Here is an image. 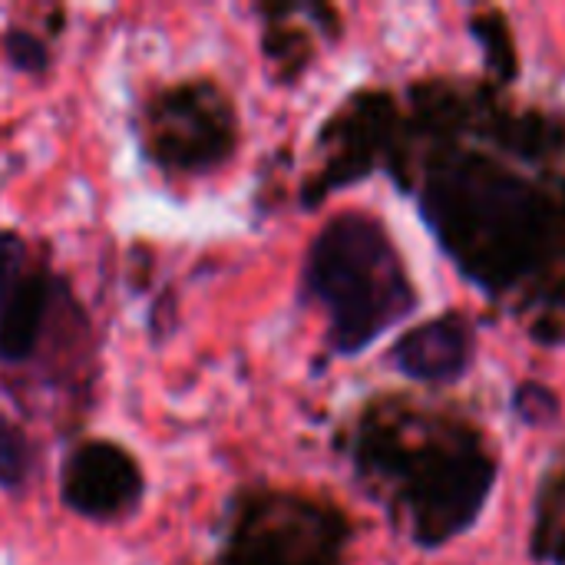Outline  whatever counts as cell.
I'll use <instances>...</instances> for the list:
<instances>
[{
  "instance_id": "1",
  "label": "cell",
  "mask_w": 565,
  "mask_h": 565,
  "mask_svg": "<svg viewBox=\"0 0 565 565\" xmlns=\"http://www.w3.org/2000/svg\"><path fill=\"white\" fill-rule=\"evenodd\" d=\"M305 291L328 315L338 354H358L417 308L414 285L377 218L334 215L305 258Z\"/></svg>"
},
{
  "instance_id": "2",
  "label": "cell",
  "mask_w": 565,
  "mask_h": 565,
  "mask_svg": "<svg viewBox=\"0 0 565 565\" xmlns=\"http://www.w3.org/2000/svg\"><path fill=\"white\" fill-rule=\"evenodd\" d=\"M427 215L460 262L483 268L480 278L497 285L513 278L536 252L543 202L526 182L470 162L430 185Z\"/></svg>"
},
{
  "instance_id": "3",
  "label": "cell",
  "mask_w": 565,
  "mask_h": 565,
  "mask_svg": "<svg viewBox=\"0 0 565 565\" xmlns=\"http://www.w3.org/2000/svg\"><path fill=\"white\" fill-rule=\"evenodd\" d=\"M348 526L315 500L255 490L228 507L209 565H341Z\"/></svg>"
},
{
  "instance_id": "4",
  "label": "cell",
  "mask_w": 565,
  "mask_h": 565,
  "mask_svg": "<svg viewBox=\"0 0 565 565\" xmlns=\"http://www.w3.org/2000/svg\"><path fill=\"white\" fill-rule=\"evenodd\" d=\"M238 146V116L215 79L195 76L159 89L142 113L146 156L179 175L212 172Z\"/></svg>"
},
{
  "instance_id": "5",
  "label": "cell",
  "mask_w": 565,
  "mask_h": 565,
  "mask_svg": "<svg viewBox=\"0 0 565 565\" xmlns=\"http://www.w3.org/2000/svg\"><path fill=\"white\" fill-rule=\"evenodd\" d=\"M361 467L401 473V480L407 483L414 536L424 546H440L467 530L483 510V500L493 487V463L477 447H460L437 457H394L361 444Z\"/></svg>"
},
{
  "instance_id": "6",
  "label": "cell",
  "mask_w": 565,
  "mask_h": 565,
  "mask_svg": "<svg viewBox=\"0 0 565 565\" xmlns=\"http://www.w3.org/2000/svg\"><path fill=\"white\" fill-rule=\"evenodd\" d=\"M146 477L139 460L113 440H83L60 470V497L83 520L109 523L139 507Z\"/></svg>"
},
{
  "instance_id": "7",
  "label": "cell",
  "mask_w": 565,
  "mask_h": 565,
  "mask_svg": "<svg viewBox=\"0 0 565 565\" xmlns=\"http://www.w3.org/2000/svg\"><path fill=\"white\" fill-rule=\"evenodd\" d=\"M401 374L427 384L460 381L473 364V331L463 318L447 315L404 334L394 348Z\"/></svg>"
},
{
  "instance_id": "8",
  "label": "cell",
  "mask_w": 565,
  "mask_h": 565,
  "mask_svg": "<svg viewBox=\"0 0 565 565\" xmlns=\"http://www.w3.org/2000/svg\"><path fill=\"white\" fill-rule=\"evenodd\" d=\"M66 291V281L43 271L30 268L26 278L17 285L10 301L0 311V364L17 367L26 364L46 334V324L53 318L56 298Z\"/></svg>"
},
{
  "instance_id": "9",
  "label": "cell",
  "mask_w": 565,
  "mask_h": 565,
  "mask_svg": "<svg viewBox=\"0 0 565 565\" xmlns=\"http://www.w3.org/2000/svg\"><path fill=\"white\" fill-rule=\"evenodd\" d=\"M26 477H30V440L7 414H0V490L7 493L23 490Z\"/></svg>"
},
{
  "instance_id": "10",
  "label": "cell",
  "mask_w": 565,
  "mask_h": 565,
  "mask_svg": "<svg viewBox=\"0 0 565 565\" xmlns=\"http://www.w3.org/2000/svg\"><path fill=\"white\" fill-rule=\"evenodd\" d=\"M3 56L13 70L26 73V76H40L46 73L50 66V53H46V43L30 33V30H7L3 33Z\"/></svg>"
},
{
  "instance_id": "11",
  "label": "cell",
  "mask_w": 565,
  "mask_h": 565,
  "mask_svg": "<svg viewBox=\"0 0 565 565\" xmlns=\"http://www.w3.org/2000/svg\"><path fill=\"white\" fill-rule=\"evenodd\" d=\"M26 242L10 232V228H0V311L3 305L10 301V295L17 291V285L26 278Z\"/></svg>"
}]
</instances>
